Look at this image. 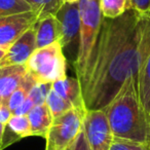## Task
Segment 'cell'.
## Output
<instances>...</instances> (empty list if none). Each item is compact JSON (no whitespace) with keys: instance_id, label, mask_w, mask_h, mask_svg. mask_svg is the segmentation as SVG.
I'll return each instance as SVG.
<instances>
[{"instance_id":"cell-12","label":"cell","mask_w":150,"mask_h":150,"mask_svg":"<svg viewBox=\"0 0 150 150\" xmlns=\"http://www.w3.org/2000/svg\"><path fill=\"white\" fill-rule=\"evenodd\" d=\"M34 28L36 33V48H41L60 41L61 25L56 16H48L38 20Z\"/></svg>"},{"instance_id":"cell-11","label":"cell","mask_w":150,"mask_h":150,"mask_svg":"<svg viewBox=\"0 0 150 150\" xmlns=\"http://www.w3.org/2000/svg\"><path fill=\"white\" fill-rule=\"evenodd\" d=\"M30 136H31V127L27 115L13 114L5 125L0 149L3 150L7 146Z\"/></svg>"},{"instance_id":"cell-5","label":"cell","mask_w":150,"mask_h":150,"mask_svg":"<svg viewBox=\"0 0 150 150\" xmlns=\"http://www.w3.org/2000/svg\"><path fill=\"white\" fill-rule=\"evenodd\" d=\"M86 113L72 108L52 120L46 137L45 150H67L83 129Z\"/></svg>"},{"instance_id":"cell-26","label":"cell","mask_w":150,"mask_h":150,"mask_svg":"<svg viewBox=\"0 0 150 150\" xmlns=\"http://www.w3.org/2000/svg\"><path fill=\"white\" fill-rule=\"evenodd\" d=\"M4 127L5 125H3L2 122H0V146H1V140H2V136H3V132H4ZM1 150V149H0Z\"/></svg>"},{"instance_id":"cell-14","label":"cell","mask_w":150,"mask_h":150,"mask_svg":"<svg viewBox=\"0 0 150 150\" xmlns=\"http://www.w3.org/2000/svg\"><path fill=\"white\" fill-rule=\"evenodd\" d=\"M31 127V136L46 139L52 123V115L45 103L33 107L27 114Z\"/></svg>"},{"instance_id":"cell-21","label":"cell","mask_w":150,"mask_h":150,"mask_svg":"<svg viewBox=\"0 0 150 150\" xmlns=\"http://www.w3.org/2000/svg\"><path fill=\"white\" fill-rule=\"evenodd\" d=\"M50 88H52V84L50 83H35L33 88H31V91H30L28 98L33 103L34 106L43 104V103H45L46 96H47V93L50 92Z\"/></svg>"},{"instance_id":"cell-2","label":"cell","mask_w":150,"mask_h":150,"mask_svg":"<svg viewBox=\"0 0 150 150\" xmlns=\"http://www.w3.org/2000/svg\"><path fill=\"white\" fill-rule=\"evenodd\" d=\"M103 110L114 139L150 143V123L140 102L135 77L125 80Z\"/></svg>"},{"instance_id":"cell-10","label":"cell","mask_w":150,"mask_h":150,"mask_svg":"<svg viewBox=\"0 0 150 150\" xmlns=\"http://www.w3.org/2000/svg\"><path fill=\"white\" fill-rule=\"evenodd\" d=\"M52 90H54L61 97H63L65 100L69 101L74 108L78 109L81 112H86L81 84L77 77L74 78L67 76L65 79L58 80L52 83Z\"/></svg>"},{"instance_id":"cell-6","label":"cell","mask_w":150,"mask_h":150,"mask_svg":"<svg viewBox=\"0 0 150 150\" xmlns=\"http://www.w3.org/2000/svg\"><path fill=\"white\" fill-rule=\"evenodd\" d=\"M56 18L61 25V38L59 42L63 52L67 50L69 60L74 65L79 46L80 13L78 3H64L56 13Z\"/></svg>"},{"instance_id":"cell-23","label":"cell","mask_w":150,"mask_h":150,"mask_svg":"<svg viewBox=\"0 0 150 150\" xmlns=\"http://www.w3.org/2000/svg\"><path fill=\"white\" fill-rule=\"evenodd\" d=\"M129 8L141 17H150V0H129Z\"/></svg>"},{"instance_id":"cell-1","label":"cell","mask_w":150,"mask_h":150,"mask_svg":"<svg viewBox=\"0 0 150 150\" xmlns=\"http://www.w3.org/2000/svg\"><path fill=\"white\" fill-rule=\"evenodd\" d=\"M142 17L129 8L116 19L103 17L95 52L80 82L86 110H103L129 77L138 80Z\"/></svg>"},{"instance_id":"cell-24","label":"cell","mask_w":150,"mask_h":150,"mask_svg":"<svg viewBox=\"0 0 150 150\" xmlns=\"http://www.w3.org/2000/svg\"><path fill=\"white\" fill-rule=\"evenodd\" d=\"M67 150H90L88 140H86V134H84L83 129L80 132V134L77 136V138L75 139L73 144Z\"/></svg>"},{"instance_id":"cell-3","label":"cell","mask_w":150,"mask_h":150,"mask_svg":"<svg viewBox=\"0 0 150 150\" xmlns=\"http://www.w3.org/2000/svg\"><path fill=\"white\" fill-rule=\"evenodd\" d=\"M78 5L80 13L79 46L76 62L73 66L76 77L81 82L96 48L102 27L103 16L99 0H79Z\"/></svg>"},{"instance_id":"cell-9","label":"cell","mask_w":150,"mask_h":150,"mask_svg":"<svg viewBox=\"0 0 150 150\" xmlns=\"http://www.w3.org/2000/svg\"><path fill=\"white\" fill-rule=\"evenodd\" d=\"M36 50L35 28L31 27L22 34L16 42L7 50L5 56L0 61V68L16 65H25L28 59Z\"/></svg>"},{"instance_id":"cell-7","label":"cell","mask_w":150,"mask_h":150,"mask_svg":"<svg viewBox=\"0 0 150 150\" xmlns=\"http://www.w3.org/2000/svg\"><path fill=\"white\" fill-rule=\"evenodd\" d=\"M83 131L90 150H109L113 135L104 110H86Z\"/></svg>"},{"instance_id":"cell-17","label":"cell","mask_w":150,"mask_h":150,"mask_svg":"<svg viewBox=\"0 0 150 150\" xmlns=\"http://www.w3.org/2000/svg\"><path fill=\"white\" fill-rule=\"evenodd\" d=\"M34 11L38 13V20L48 16H56L64 4V0H25Z\"/></svg>"},{"instance_id":"cell-18","label":"cell","mask_w":150,"mask_h":150,"mask_svg":"<svg viewBox=\"0 0 150 150\" xmlns=\"http://www.w3.org/2000/svg\"><path fill=\"white\" fill-rule=\"evenodd\" d=\"M102 16L107 19H116L129 8V0H99Z\"/></svg>"},{"instance_id":"cell-19","label":"cell","mask_w":150,"mask_h":150,"mask_svg":"<svg viewBox=\"0 0 150 150\" xmlns=\"http://www.w3.org/2000/svg\"><path fill=\"white\" fill-rule=\"evenodd\" d=\"M45 104L47 105L50 113L52 115V118L60 116L61 114L65 113L66 111L74 108L73 105L69 101L65 100L63 97L58 95L54 90L50 88V92L47 93V96L45 99Z\"/></svg>"},{"instance_id":"cell-16","label":"cell","mask_w":150,"mask_h":150,"mask_svg":"<svg viewBox=\"0 0 150 150\" xmlns=\"http://www.w3.org/2000/svg\"><path fill=\"white\" fill-rule=\"evenodd\" d=\"M35 81L30 77L29 75L26 73L22 81L18 86V88L13 91V93L11 95V97L7 100V106L11 109V111L13 113V111L17 108H19L22 105V103L27 99L31 88L34 86Z\"/></svg>"},{"instance_id":"cell-13","label":"cell","mask_w":150,"mask_h":150,"mask_svg":"<svg viewBox=\"0 0 150 150\" xmlns=\"http://www.w3.org/2000/svg\"><path fill=\"white\" fill-rule=\"evenodd\" d=\"M0 69V103L7 104L8 98L26 75V69L24 65L8 66Z\"/></svg>"},{"instance_id":"cell-29","label":"cell","mask_w":150,"mask_h":150,"mask_svg":"<svg viewBox=\"0 0 150 150\" xmlns=\"http://www.w3.org/2000/svg\"><path fill=\"white\" fill-rule=\"evenodd\" d=\"M0 70H1V69H0Z\"/></svg>"},{"instance_id":"cell-4","label":"cell","mask_w":150,"mask_h":150,"mask_svg":"<svg viewBox=\"0 0 150 150\" xmlns=\"http://www.w3.org/2000/svg\"><path fill=\"white\" fill-rule=\"evenodd\" d=\"M24 66L35 83L52 84L67 77V58L59 41L36 48Z\"/></svg>"},{"instance_id":"cell-15","label":"cell","mask_w":150,"mask_h":150,"mask_svg":"<svg viewBox=\"0 0 150 150\" xmlns=\"http://www.w3.org/2000/svg\"><path fill=\"white\" fill-rule=\"evenodd\" d=\"M137 88L140 102L150 123V54L139 69Z\"/></svg>"},{"instance_id":"cell-22","label":"cell","mask_w":150,"mask_h":150,"mask_svg":"<svg viewBox=\"0 0 150 150\" xmlns=\"http://www.w3.org/2000/svg\"><path fill=\"white\" fill-rule=\"evenodd\" d=\"M109 150H150V143H138L113 138Z\"/></svg>"},{"instance_id":"cell-20","label":"cell","mask_w":150,"mask_h":150,"mask_svg":"<svg viewBox=\"0 0 150 150\" xmlns=\"http://www.w3.org/2000/svg\"><path fill=\"white\" fill-rule=\"evenodd\" d=\"M33 11L25 0H0V17L19 15Z\"/></svg>"},{"instance_id":"cell-8","label":"cell","mask_w":150,"mask_h":150,"mask_svg":"<svg viewBox=\"0 0 150 150\" xmlns=\"http://www.w3.org/2000/svg\"><path fill=\"white\" fill-rule=\"evenodd\" d=\"M38 21L34 11L19 15L0 17V47L9 48L16 40Z\"/></svg>"},{"instance_id":"cell-27","label":"cell","mask_w":150,"mask_h":150,"mask_svg":"<svg viewBox=\"0 0 150 150\" xmlns=\"http://www.w3.org/2000/svg\"><path fill=\"white\" fill-rule=\"evenodd\" d=\"M7 50H8V48H5V47H0V61L2 60V59H3V57L5 56V54H6Z\"/></svg>"},{"instance_id":"cell-28","label":"cell","mask_w":150,"mask_h":150,"mask_svg":"<svg viewBox=\"0 0 150 150\" xmlns=\"http://www.w3.org/2000/svg\"><path fill=\"white\" fill-rule=\"evenodd\" d=\"M65 3H78L79 0H64Z\"/></svg>"},{"instance_id":"cell-25","label":"cell","mask_w":150,"mask_h":150,"mask_svg":"<svg viewBox=\"0 0 150 150\" xmlns=\"http://www.w3.org/2000/svg\"><path fill=\"white\" fill-rule=\"evenodd\" d=\"M11 115H13V112L8 108L6 103H0V122L6 125Z\"/></svg>"}]
</instances>
